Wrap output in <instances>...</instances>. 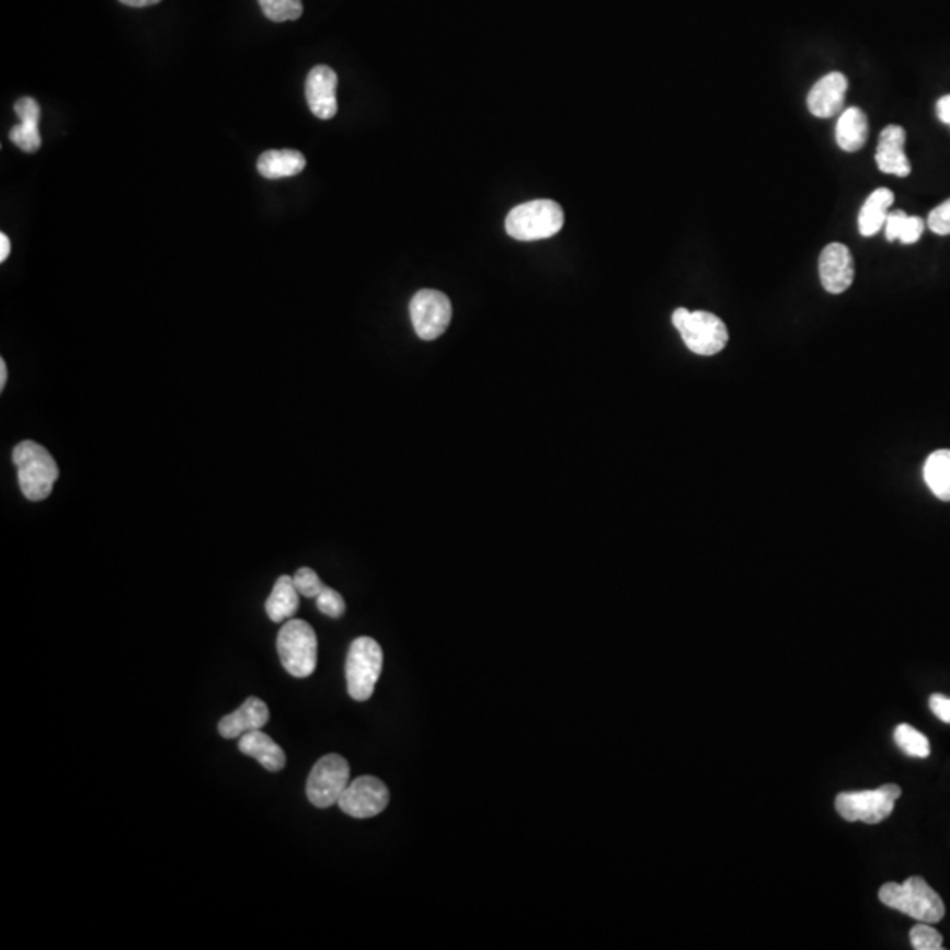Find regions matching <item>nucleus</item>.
I'll return each mask as SVG.
<instances>
[{
    "label": "nucleus",
    "instance_id": "nucleus-27",
    "mask_svg": "<svg viewBox=\"0 0 950 950\" xmlns=\"http://www.w3.org/2000/svg\"><path fill=\"white\" fill-rule=\"evenodd\" d=\"M293 580H295L296 590H298L299 595H304V597L316 598L317 595L321 594L322 590L327 588L321 577L317 576V572L308 569V566L298 569Z\"/></svg>",
    "mask_w": 950,
    "mask_h": 950
},
{
    "label": "nucleus",
    "instance_id": "nucleus-21",
    "mask_svg": "<svg viewBox=\"0 0 950 950\" xmlns=\"http://www.w3.org/2000/svg\"><path fill=\"white\" fill-rule=\"evenodd\" d=\"M298 606L299 592L296 590L295 580L290 576L278 577L268 600H266V613H268L270 620L275 621V623L290 620L298 611Z\"/></svg>",
    "mask_w": 950,
    "mask_h": 950
},
{
    "label": "nucleus",
    "instance_id": "nucleus-32",
    "mask_svg": "<svg viewBox=\"0 0 950 950\" xmlns=\"http://www.w3.org/2000/svg\"><path fill=\"white\" fill-rule=\"evenodd\" d=\"M11 252V241L10 238L5 237L4 232L0 234V261L8 260V255Z\"/></svg>",
    "mask_w": 950,
    "mask_h": 950
},
{
    "label": "nucleus",
    "instance_id": "nucleus-18",
    "mask_svg": "<svg viewBox=\"0 0 950 950\" xmlns=\"http://www.w3.org/2000/svg\"><path fill=\"white\" fill-rule=\"evenodd\" d=\"M870 135V124L868 116L859 107H847L839 115L838 125H836V141L838 147L845 152H859L868 141Z\"/></svg>",
    "mask_w": 950,
    "mask_h": 950
},
{
    "label": "nucleus",
    "instance_id": "nucleus-14",
    "mask_svg": "<svg viewBox=\"0 0 950 950\" xmlns=\"http://www.w3.org/2000/svg\"><path fill=\"white\" fill-rule=\"evenodd\" d=\"M905 141L906 133L902 125H888L880 133L874 161L882 173L896 174L902 179L912 173V164L905 153Z\"/></svg>",
    "mask_w": 950,
    "mask_h": 950
},
{
    "label": "nucleus",
    "instance_id": "nucleus-11",
    "mask_svg": "<svg viewBox=\"0 0 950 950\" xmlns=\"http://www.w3.org/2000/svg\"><path fill=\"white\" fill-rule=\"evenodd\" d=\"M819 273H821L822 287L829 295H842L852 286L856 266L848 247L844 243H829L824 247L819 260Z\"/></svg>",
    "mask_w": 950,
    "mask_h": 950
},
{
    "label": "nucleus",
    "instance_id": "nucleus-22",
    "mask_svg": "<svg viewBox=\"0 0 950 950\" xmlns=\"http://www.w3.org/2000/svg\"><path fill=\"white\" fill-rule=\"evenodd\" d=\"M924 481L932 495L950 502V449H938L924 463Z\"/></svg>",
    "mask_w": 950,
    "mask_h": 950
},
{
    "label": "nucleus",
    "instance_id": "nucleus-16",
    "mask_svg": "<svg viewBox=\"0 0 950 950\" xmlns=\"http://www.w3.org/2000/svg\"><path fill=\"white\" fill-rule=\"evenodd\" d=\"M14 112L19 115L20 124L14 125L10 133V139L22 152H37L41 148L39 135V104L32 98H22L14 104Z\"/></svg>",
    "mask_w": 950,
    "mask_h": 950
},
{
    "label": "nucleus",
    "instance_id": "nucleus-7",
    "mask_svg": "<svg viewBox=\"0 0 950 950\" xmlns=\"http://www.w3.org/2000/svg\"><path fill=\"white\" fill-rule=\"evenodd\" d=\"M902 798V789L894 783L874 790L842 792L836 798V812L847 822L879 824L893 813L894 804Z\"/></svg>",
    "mask_w": 950,
    "mask_h": 950
},
{
    "label": "nucleus",
    "instance_id": "nucleus-2",
    "mask_svg": "<svg viewBox=\"0 0 950 950\" xmlns=\"http://www.w3.org/2000/svg\"><path fill=\"white\" fill-rule=\"evenodd\" d=\"M13 463L19 469V484L23 495L32 502L48 499L58 479L54 456L37 442L23 440L14 447Z\"/></svg>",
    "mask_w": 950,
    "mask_h": 950
},
{
    "label": "nucleus",
    "instance_id": "nucleus-30",
    "mask_svg": "<svg viewBox=\"0 0 950 950\" xmlns=\"http://www.w3.org/2000/svg\"><path fill=\"white\" fill-rule=\"evenodd\" d=\"M929 710L932 711V714L937 717L941 722L950 723V699L949 697L941 696V694H932L929 697Z\"/></svg>",
    "mask_w": 950,
    "mask_h": 950
},
{
    "label": "nucleus",
    "instance_id": "nucleus-24",
    "mask_svg": "<svg viewBox=\"0 0 950 950\" xmlns=\"http://www.w3.org/2000/svg\"><path fill=\"white\" fill-rule=\"evenodd\" d=\"M894 740L902 752H905L908 757L926 758L931 754L928 737L924 736L923 732L912 728L908 723L897 725L894 731Z\"/></svg>",
    "mask_w": 950,
    "mask_h": 950
},
{
    "label": "nucleus",
    "instance_id": "nucleus-34",
    "mask_svg": "<svg viewBox=\"0 0 950 950\" xmlns=\"http://www.w3.org/2000/svg\"><path fill=\"white\" fill-rule=\"evenodd\" d=\"M5 382H8V365L4 359H0V389L5 388Z\"/></svg>",
    "mask_w": 950,
    "mask_h": 950
},
{
    "label": "nucleus",
    "instance_id": "nucleus-23",
    "mask_svg": "<svg viewBox=\"0 0 950 950\" xmlns=\"http://www.w3.org/2000/svg\"><path fill=\"white\" fill-rule=\"evenodd\" d=\"M926 222L920 217H911L903 210L891 211L885 220V238L889 241L900 240L905 245H912L923 237Z\"/></svg>",
    "mask_w": 950,
    "mask_h": 950
},
{
    "label": "nucleus",
    "instance_id": "nucleus-1",
    "mask_svg": "<svg viewBox=\"0 0 950 950\" xmlns=\"http://www.w3.org/2000/svg\"><path fill=\"white\" fill-rule=\"evenodd\" d=\"M880 902L919 923L937 924L946 917V905L923 877H911L903 883H883Z\"/></svg>",
    "mask_w": 950,
    "mask_h": 950
},
{
    "label": "nucleus",
    "instance_id": "nucleus-31",
    "mask_svg": "<svg viewBox=\"0 0 950 950\" xmlns=\"http://www.w3.org/2000/svg\"><path fill=\"white\" fill-rule=\"evenodd\" d=\"M938 118L950 125V95H943L937 103Z\"/></svg>",
    "mask_w": 950,
    "mask_h": 950
},
{
    "label": "nucleus",
    "instance_id": "nucleus-13",
    "mask_svg": "<svg viewBox=\"0 0 950 950\" xmlns=\"http://www.w3.org/2000/svg\"><path fill=\"white\" fill-rule=\"evenodd\" d=\"M848 81L842 72H829L808 94V110L816 118H833L844 112Z\"/></svg>",
    "mask_w": 950,
    "mask_h": 950
},
{
    "label": "nucleus",
    "instance_id": "nucleus-26",
    "mask_svg": "<svg viewBox=\"0 0 950 950\" xmlns=\"http://www.w3.org/2000/svg\"><path fill=\"white\" fill-rule=\"evenodd\" d=\"M911 941L915 950L943 949V937L928 923H919L912 928Z\"/></svg>",
    "mask_w": 950,
    "mask_h": 950
},
{
    "label": "nucleus",
    "instance_id": "nucleus-3",
    "mask_svg": "<svg viewBox=\"0 0 950 950\" xmlns=\"http://www.w3.org/2000/svg\"><path fill=\"white\" fill-rule=\"evenodd\" d=\"M673 324L679 331L688 351L699 356H714L722 353L729 342V330L720 317L705 310L690 312L678 308L673 313Z\"/></svg>",
    "mask_w": 950,
    "mask_h": 950
},
{
    "label": "nucleus",
    "instance_id": "nucleus-17",
    "mask_svg": "<svg viewBox=\"0 0 950 950\" xmlns=\"http://www.w3.org/2000/svg\"><path fill=\"white\" fill-rule=\"evenodd\" d=\"M238 748H240L241 754L255 758V760H257L264 769H268L270 772L282 771L284 766H286V754H284V749H282L281 746L268 736V734L261 732V729L243 734V736L240 737V745H238Z\"/></svg>",
    "mask_w": 950,
    "mask_h": 950
},
{
    "label": "nucleus",
    "instance_id": "nucleus-8",
    "mask_svg": "<svg viewBox=\"0 0 950 950\" xmlns=\"http://www.w3.org/2000/svg\"><path fill=\"white\" fill-rule=\"evenodd\" d=\"M351 768L342 755L330 754L313 764L307 780V798L313 806L330 808L339 804L351 783Z\"/></svg>",
    "mask_w": 950,
    "mask_h": 950
},
{
    "label": "nucleus",
    "instance_id": "nucleus-10",
    "mask_svg": "<svg viewBox=\"0 0 950 950\" xmlns=\"http://www.w3.org/2000/svg\"><path fill=\"white\" fill-rule=\"evenodd\" d=\"M388 804V787L375 777H359L351 781L339 801L340 810L353 819H371L385 812Z\"/></svg>",
    "mask_w": 950,
    "mask_h": 950
},
{
    "label": "nucleus",
    "instance_id": "nucleus-12",
    "mask_svg": "<svg viewBox=\"0 0 950 950\" xmlns=\"http://www.w3.org/2000/svg\"><path fill=\"white\" fill-rule=\"evenodd\" d=\"M336 87H339V77L328 66H316L312 71L308 72L305 95H307L310 112L317 118L330 121L336 115V110H339Z\"/></svg>",
    "mask_w": 950,
    "mask_h": 950
},
{
    "label": "nucleus",
    "instance_id": "nucleus-20",
    "mask_svg": "<svg viewBox=\"0 0 950 950\" xmlns=\"http://www.w3.org/2000/svg\"><path fill=\"white\" fill-rule=\"evenodd\" d=\"M307 159L298 150H268L260 157L257 171L268 180L289 179L301 173Z\"/></svg>",
    "mask_w": 950,
    "mask_h": 950
},
{
    "label": "nucleus",
    "instance_id": "nucleus-6",
    "mask_svg": "<svg viewBox=\"0 0 950 950\" xmlns=\"http://www.w3.org/2000/svg\"><path fill=\"white\" fill-rule=\"evenodd\" d=\"M277 652L284 669L295 678H308L316 673L317 636L304 620L284 623L277 638Z\"/></svg>",
    "mask_w": 950,
    "mask_h": 950
},
{
    "label": "nucleus",
    "instance_id": "nucleus-5",
    "mask_svg": "<svg viewBox=\"0 0 950 950\" xmlns=\"http://www.w3.org/2000/svg\"><path fill=\"white\" fill-rule=\"evenodd\" d=\"M382 648L371 638L354 639L345 661L348 696L365 702L374 696L375 685L382 673Z\"/></svg>",
    "mask_w": 950,
    "mask_h": 950
},
{
    "label": "nucleus",
    "instance_id": "nucleus-33",
    "mask_svg": "<svg viewBox=\"0 0 950 950\" xmlns=\"http://www.w3.org/2000/svg\"><path fill=\"white\" fill-rule=\"evenodd\" d=\"M121 2L129 8H148V5L159 4L161 0H121Z\"/></svg>",
    "mask_w": 950,
    "mask_h": 950
},
{
    "label": "nucleus",
    "instance_id": "nucleus-9",
    "mask_svg": "<svg viewBox=\"0 0 950 950\" xmlns=\"http://www.w3.org/2000/svg\"><path fill=\"white\" fill-rule=\"evenodd\" d=\"M451 299L440 290H417L412 298V327L420 339L435 340L444 335L451 324Z\"/></svg>",
    "mask_w": 950,
    "mask_h": 950
},
{
    "label": "nucleus",
    "instance_id": "nucleus-28",
    "mask_svg": "<svg viewBox=\"0 0 950 950\" xmlns=\"http://www.w3.org/2000/svg\"><path fill=\"white\" fill-rule=\"evenodd\" d=\"M316 606L322 615L330 616V618H340L345 613L344 597L336 590L330 588V586H327V588L322 590L321 594L317 595Z\"/></svg>",
    "mask_w": 950,
    "mask_h": 950
},
{
    "label": "nucleus",
    "instance_id": "nucleus-19",
    "mask_svg": "<svg viewBox=\"0 0 950 950\" xmlns=\"http://www.w3.org/2000/svg\"><path fill=\"white\" fill-rule=\"evenodd\" d=\"M894 194L889 188L880 187L868 196L861 211H859V231L862 237H874L877 232L885 228L889 208L893 206Z\"/></svg>",
    "mask_w": 950,
    "mask_h": 950
},
{
    "label": "nucleus",
    "instance_id": "nucleus-25",
    "mask_svg": "<svg viewBox=\"0 0 950 950\" xmlns=\"http://www.w3.org/2000/svg\"><path fill=\"white\" fill-rule=\"evenodd\" d=\"M266 19L272 22H295L304 14L301 0H257Z\"/></svg>",
    "mask_w": 950,
    "mask_h": 950
},
{
    "label": "nucleus",
    "instance_id": "nucleus-29",
    "mask_svg": "<svg viewBox=\"0 0 950 950\" xmlns=\"http://www.w3.org/2000/svg\"><path fill=\"white\" fill-rule=\"evenodd\" d=\"M938 237H947L950 234V199L938 205L935 210L929 214L928 222H926Z\"/></svg>",
    "mask_w": 950,
    "mask_h": 950
},
{
    "label": "nucleus",
    "instance_id": "nucleus-4",
    "mask_svg": "<svg viewBox=\"0 0 950 950\" xmlns=\"http://www.w3.org/2000/svg\"><path fill=\"white\" fill-rule=\"evenodd\" d=\"M563 219L562 206L549 199H537L513 208L505 219V231L514 240H545L560 232Z\"/></svg>",
    "mask_w": 950,
    "mask_h": 950
},
{
    "label": "nucleus",
    "instance_id": "nucleus-15",
    "mask_svg": "<svg viewBox=\"0 0 950 950\" xmlns=\"http://www.w3.org/2000/svg\"><path fill=\"white\" fill-rule=\"evenodd\" d=\"M270 720L266 702L260 697H249L234 713L226 714L219 722L220 736L226 740H237L247 732L263 729Z\"/></svg>",
    "mask_w": 950,
    "mask_h": 950
}]
</instances>
